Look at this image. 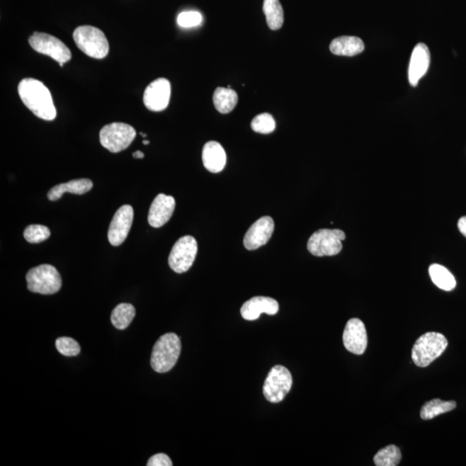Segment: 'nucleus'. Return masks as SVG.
<instances>
[{
	"instance_id": "f03ea898",
	"label": "nucleus",
	"mask_w": 466,
	"mask_h": 466,
	"mask_svg": "<svg viewBox=\"0 0 466 466\" xmlns=\"http://www.w3.org/2000/svg\"><path fill=\"white\" fill-rule=\"evenodd\" d=\"M181 343L176 334L163 335L153 347L151 365L158 373H166L176 365L180 357Z\"/></svg>"
},
{
	"instance_id": "0eeeda50",
	"label": "nucleus",
	"mask_w": 466,
	"mask_h": 466,
	"mask_svg": "<svg viewBox=\"0 0 466 466\" xmlns=\"http://www.w3.org/2000/svg\"><path fill=\"white\" fill-rule=\"evenodd\" d=\"M136 135V130L132 125L116 122L106 125L101 130L100 141L109 152L118 153L127 149Z\"/></svg>"
},
{
	"instance_id": "473e14b6",
	"label": "nucleus",
	"mask_w": 466,
	"mask_h": 466,
	"mask_svg": "<svg viewBox=\"0 0 466 466\" xmlns=\"http://www.w3.org/2000/svg\"><path fill=\"white\" fill-rule=\"evenodd\" d=\"M133 157L137 158V159H142V158L144 157V154L140 151H137L133 153Z\"/></svg>"
},
{
	"instance_id": "c85d7f7f",
	"label": "nucleus",
	"mask_w": 466,
	"mask_h": 466,
	"mask_svg": "<svg viewBox=\"0 0 466 466\" xmlns=\"http://www.w3.org/2000/svg\"><path fill=\"white\" fill-rule=\"evenodd\" d=\"M57 349L66 357L77 356L81 353V346L74 339L69 337H62L55 341Z\"/></svg>"
},
{
	"instance_id": "a211bd4d",
	"label": "nucleus",
	"mask_w": 466,
	"mask_h": 466,
	"mask_svg": "<svg viewBox=\"0 0 466 466\" xmlns=\"http://www.w3.org/2000/svg\"><path fill=\"white\" fill-rule=\"evenodd\" d=\"M204 167L212 173H220L227 164V154L218 142L210 141L204 145L203 151Z\"/></svg>"
},
{
	"instance_id": "72a5a7b5",
	"label": "nucleus",
	"mask_w": 466,
	"mask_h": 466,
	"mask_svg": "<svg viewBox=\"0 0 466 466\" xmlns=\"http://www.w3.org/2000/svg\"><path fill=\"white\" fill-rule=\"evenodd\" d=\"M143 144H144V145H147V144H149V142L147 141V140H144V141L143 142Z\"/></svg>"
},
{
	"instance_id": "6e6552de",
	"label": "nucleus",
	"mask_w": 466,
	"mask_h": 466,
	"mask_svg": "<svg viewBox=\"0 0 466 466\" xmlns=\"http://www.w3.org/2000/svg\"><path fill=\"white\" fill-rule=\"evenodd\" d=\"M293 384L290 371L283 365H275L268 373L263 385L266 400L273 404L282 402L290 392Z\"/></svg>"
},
{
	"instance_id": "9b49d317",
	"label": "nucleus",
	"mask_w": 466,
	"mask_h": 466,
	"mask_svg": "<svg viewBox=\"0 0 466 466\" xmlns=\"http://www.w3.org/2000/svg\"><path fill=\"white\" fill-rule=\"evenodd\" d=\"M171 96V82L165 78L157 79L146 88L144 103L152 112H161L168 108Z\"/></svg>"
},
{
	"instance_id": "f257e3e1",
	"label": "nucleus",
	"mask_w": 466,
	"mask_h": 466,
	"mask_svg": "<svg viewBox=\"0 0 466 466\" xmlns=\"http://www.w3.org/2000/svg\"><path fill=\"white\" fill-rule=\"evenodd\" d=\"M18 90L23 103L35 116L47 121H52L57 118L52 96L42 81L33 78L23 79Z\"/></svg>"
},
{
	"instance_id": "6ab92c4d",
	"label": "nucleus",
	"mask_w": 466,
	"mask_h": 466,
	"mask_svg": "<svg viewBox=\"0 0 466 466\" xmlns=\"http://www.w3.org/2000/svg\"><path fill=\"white\" fill-rule=\"evenodd\" d=\"M93 181L89 179H77L55 186L48 193L50 200H58L62 198L63 193H71L74 195H84L93 188Z\"/></svg>"
},
{
	"instance_id": "39448f33",
	"label": "nucleus",
	"mask_w": 466,
	"mask_h": 466,
	"mask_svg": "<svg viewBox=\"0 0 466 466\" xmlns=\"http://www.w3.org/2000/svg\"><path fill=\"white\" fill-rule=\"evenodd\" d=\"M27 288L33 293L53 295L62 288L60 274L52 266L42 264L31 268L26 275Z\"/></svg>"
},
{
	"instance_id": "ddd939ff",
	"label": "nucleus",
	"mask_w": 466,
	"mask_h": 466,
	"mask_svg": "<svg viewBox=\"0 0 466 466\" xmlns=\"http://www.w3.org/2000/svg\"><path fill=\"white\" fill-rule=\"evenodd\" d=\"M343 343L347 351L356 355L365 353L368 343L365 324L361 319H351L343 330Z\"/></svg>"
},
{
	"instance_id": "2eb2a0df",
	"label": "nucleus",
	"mask_w": 466,
	"mask_h": 466,
	"mask_svg": "<svg viewBox=\"0 0 466 466\" xmlns=\"http://www.w3.org/2000/svg\"><path fill=\"white\" fill-rule=\"evenodd\" d=\"M176 208V200L174 197L159 193L154 199L149 208L148 221L152 227H164L171 220Z\"/></svg>"
},
{
	"instance_id": "f8f14e48",
	"label": "nucleus",
	"mask_w": 466,
	"mask_h": 466,
	"mask_svg": "<svg viewBox=\"0 0 466 466\" xmlns=\"http://www.w3.org/2000/svg\"><path fill=\"white\" fill-rule=\"evenodd\" d=\"M133 218V208L130 205H124L118 209L108 230V239L112 246H118L125 242L132 226Z\"/></svg>"
},
{
	"instance_id": "a878e982",
	"label": "nucleus",
	"mask_w": 466,
	"mask_h": 466,
	"mask_svg": "<svg viewBox=\"0 0 466 466\" xmlns=\"http://www.w3.org/2000/svg\"><path fill=\"white\" fill-rule=\"evenodd\" d=\"M402 453L397 446L390 445L379 451L374 457L377 466H396L400 463Z\"/></svg>"
},
{
	"instance_id": "dca6fc26",
	"label": "nucleus",
	"mask_w": 466,
	"mask_h": 466,
	"mask_svg": "<svg viewBox=\"0 0 466 466\" xmlns=\"http://www.w3.org/2000/svg\"><path fill=\"white\" fill-rule=\"evenodd\" d=\"M279 304L275 299L266 296H256L244 303L240 313L246 321H255L262 314L275 315L278 313Z\"/></svg>"
},
{
	"instance_id": "4be33fe9",
	"label": "nucleus",
	"mask_w": 466,
	"mask_h": 466,
	"mask_svg": "<svg viewBox=\"0 0 466 466\" xmlns=\"http://www.w3.org/2000/svg\"><path fill=\"white\" fill-rule=\"evenodd\" d=\"M429 275L438 288L445 291H452L456 288L455 278L448 268L440 264H432L429 267Z\"/></svg>"
},
{
	"instance_id": "2f4dec72",
	"label": "nucleus",
	"mask_w": 466,
	"mask_h": 466,
	"mask_svg": "<svg viewBox=\"0 0 466 466\" xmlns=\"http://www.w3.org/2000/svg\"><path fill=\"white\" fill-rule=\"evenodd\" d=\"M458 227H459L460 232L466 238V216L462 217V218L459 220V223H458Z\"/></svg>"
},
{
	"instance_id": "20e7f679",
	"label": "nucleus",
	"mask_w": 466,
	"mask_h": 466,
	"mask_svg": "<svg viewBox=\"0 0 466 466\" xmlns=\"http://www.w3.org/2000/svg\"><path fill=\"white\" fill-rule=\"evenodd\" d=\"M73 38L78 48L90 57L103 59L109 53L108 38L103 31L96 27H78L74 31Z\"/></svg>"
},
{
	"instance_id": "aec40b11",
	"label": "nucleus",
	"mask_w": 466,
	"mask_h": 466,
	"mask_svg": "<svg viewBox=\"0 0 466 466\" xmlns=\"http://www.w3.org/2000/svg\"><path fill=\"white\" fill-rule=\"evenodd\" d=\"M365 43L357 37H341L335 38L330 45L331 52L343 57H353L363 52Z\"/></svg>"
},
{
	"instance_id": "5701e85b",
	"label": "nucleus",
	"mask_w": 466,
	"mask_h": 466,
	"mask_svg": "<svg viewBox=\"0 0 466 466\" xmlns=\"http://www.w3.org/2000/svg\"><path fill=\"white\" fill-rule=\"evenodd\" d=\"M263 10L266 14L267 25L272 30L281 29L284 15L281 3L279 0H264Z\"/></svg>"
},
{
	"instance_id": "393cba45",
	"label": "nucleus",
	"mask_w": 466,
	"mask_h": 466,
	"mask_svg": "<svg viewBox=\"0 0 466 466\" xmlns=\"http://www.w3.org/2000/svg\"><path fill=\"white\" fill-rule=\"evenodd\" d=\"M457 404L454 401H442L441 399H433L426 402L421 410V417L424 420H432L440 414L452 411L456 409Z\"/></svg>"
},
{
	"instance_id": "9d476101",
	"label": "nucleus",
	"mask_w": 466,
	"mask_h": 466,
	"mask_svg": "<svg viewBox=\"0 0 466 466\" xmlns=\"http://www.w3.org/2000/svg\"><path fill=\"white\" fill-rule=\"evenodd\" d=\"M29 42L31 48L37 52L48 55L59 62V64L69 62L72 57V54L68 47L53 35L35 33L30 37Z\"/></svg>"
},
{
	"instance_id": "f3484780",
	"label": "nucleus",
	"mask_w": 466,
	"mask_h": 466,
	"mask_svg": "<svg viewBox=\"0 0 466 466\" xmlns=\"http://www.w3.org/2000/svg\"><path fill=\"white\" fill-rule=\"evenodd\" d=\"M430 51L424 43H418L414 47L410 59L409 68V81L410 85L416 86L429 68Z\"/></svg>"
},
{
	"instance_id": "1a4fd4ad",
	"label": "nucleus",
	"mask_w": 466,
	"mask_h": 466,
	"mask_svg": "<svg viewBox=\"0 0 466 466\" xmlns=\"http://www.w3.org/2000/svg\"><path fill=\"white\" fill-rule=\"evenodd\" d=\"M198 244L192 236H184L175 244L169 256V266L176 273L187 272L195 262Z\"/></svg>"
},
{
	"instance_id": "4468645a",
	"label": "nucleus",
	"mask_w": 466,
	"mask_h": 466,
	"mask_svg": "<svg viewBox=\"0 0 466 466\" xmlns=\"http://www.w3.org/2000/svg\"><path fill=\"white\" fill-rule=\"evenodd\" d=\"M275 229L274 220L271 217L266 216L256 220L249 228L244 239V246L249 251H254L262 247L268 242Z\"/></svg>"
},
{
	"instance_id": "cd10ccee",
	"label": "nucleus",
	"mask_w": 466,
	"mask_h": 466,
	"mask_svg": "<svg viewBox=\"0 0 466 466\" xmlns=\"http://www.w3.org/2000/svg\"><path fill=\"white\" fill-rule=\"evenodd\" d=\"M23 237L31 244H38L48 239L50 237V229L41 225H30L23 232Z\"/></svg>"
},
{
	"instance_id": "423d86ee",
	"label": "nucleus",
	"mask_w": 466,
	"mask_h": 466,
	"mask_svg": "<svg viewBox=\"0 0 466 466\" xmlns=\"http://www.w3.org/2000/svg\"><path fill=\"white\" fill-rule=\"evenodd\" d=\"M346 234L341 230L321 229L310 237L307 242V250L316 256H335L342 250V241Z\"/></svg>"
},
{
	"instance_id": "c756f323",
	"label": "nucleus",
	"mask_w": 466,
	"mask_h": 466,
	"mask_svg": "<svg viewBox=\"0 0 466 466\" xmlns=\"http://www.w3.org/2000/svg\"><path fill=\"white\" fill-rule=\"evenodd\" d=\"M203 22V16L199 11H183L177 18V23L183 28H192L198 26Z\"/></svg>"
},
{
	"instance_id": "b1692460",
	"label": "nucleus",
	"mask_w": 466,
	"mask_h": 466,
	"mask_svg": "<svg viewBox=\"0 0 466 466\" xmlns=\"http://www.w3.org/2000/svg\"><path fill=\"white\" fill-rule=\"evenodd\" d=\"M136 310L132 304L121 303L113 309L110 322L118 330L127 329L133 319L135 318Z\"/></svg>"
},
{
	"instance_id": "bb28decb",
	"label": "nucleus",
	"mask_w": 466,
	"mask_h": 466,
	"mask_svg": "<svg viewBox=\"0 0 466 466\" xmlns=\"http://www.w3.org/2000/svg\"><path fill=\"white\" fill-rule=\"evenodd\" d=\"M251 128L255 132L270 134L275 129V121L270 113H261L251 121Z\"/></svg>"
},
{
	"instance_id": "7ed1b4c3",
	"label": "nucleus",
	"mask_w": 466,
	"mask_h": 466,
	"mask_svg": "<svg viewBox=\"0 0 466 466\" xmlns=\"http://www.w3.org/2000/svg\"><path fill=\"white\" fill-rule=\"evenodd\" d=\"M448 341L443 334L429 331L419 338L412 349V359L418 367L431 365L448 348Z\"/></svg>"
},
{
	"instance_id": "412c9836",
	"label": "nucleus",
	"mask_w": 466,
	"mask_h": 466,
	"mask_svg": "<svg viewBox=\"0 0 466 466\" xmlns=\"http://www.w3.org/2000/svg\"><path fill=\"white\" fill-rule=\"evenodd\" d=\"M238 94L232 89L218 88L213 94V104L220 113H231L238 104Z\"/></svg>"
},
{
	"instance_id": "7c9ffc66",
	"label": "nucleus",
	"mask_w": 466,
	"mask_h": 466,
	"mask_svg": "<svg viewBox=\"0 0 466 466\" xmlns=\"http://www.w3.org/2000/svg\"><path fill=\"white\" fill-rule=\"evenodd\" d=\"M148 466H172V461L168 455L164 453H158L149 460Z\"/></svg>"
}]
</instances>
